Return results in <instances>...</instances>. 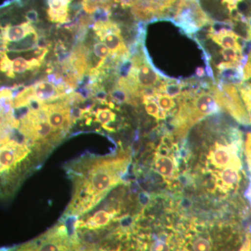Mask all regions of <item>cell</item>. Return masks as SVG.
<instances>
[{
  "label": "cell",
  "instance_id": "5bb4252c",
  "mask_svg": "<svg viewBox=\"0 0 251 251\" xmlns=\"http://www.w3.org/2000/svg\"><path fill=\"white\" fill-rule=\"evenodd\" d=\"M136 67L130 57L120 59L117 64V75L119 79L135 78Z\"/></svg>",
  "mask_w": 251,
  "mask_h": 251
},
{
  "label": "cell",
  "instance_id": "9a60e30c",
  "mask_svg": "<svg viewBox=\"0 0 251 251\" xmlns=\"http://www.w3.org/2000/svg\"><path fill=\"white\" fill-rule=\"evenodd\" d=\"M184 83L175 82L174 80H168L161 83L158 87L159 93H165L171 98H178L183 93Z\"/></svg>",
  "mask_w": 251,
  "mask_h": 251
},
{
  "label": "cell",
  "instance_id": "f1b7e54d",
  "mask_svg": "<svg viewBox=\"0 0 251 251\" xmlns=\"http://www.w3.org/2000/svg\"><path fill=\"white\" fill-rule=\"evenodd\" d=\"M25 18H26L28 22L31 23H37L38 21H39V14H38V12L36 10L31 9L25 13Z\"/></svg>",
  "mask_w": 251,
  "mask_h": 251
},
{
  "label": "cell",
  "instance_id": "d4e9b609",
  "mask_svg": "<svg viewBox=\"0 0 251 251\" xmlns=\"http://www.w3.org/2000/svg\"><path fill=\"white\" fill-rule=\"evenodd\" d=\"M93 52L97 57L101 59H106L110 54V50L102 42H97L94 44Z\"/></svg>",
  "mask_w": 251,
  "mask_h": 251
},
{
  "label": "cell",
  "instance_id": "f546056e",
  "mask_svg": "<svg viewBox=\"0 0 251 251\" xmlns=\"http://www.w3.org/2000/svg\"><path fill=\"white\" fill-rule=\"evenodd\" d=\"M50 43L44 36H39V38H38L36 49L40 50L45 49L49 50V48L50 47Z\"/></svg>",
  "mask_w": 251,
  "mask_h": 251
},
{
  "label": "cell",
  "instance_id": "e575fe53",
  "mask_svg": "<svg viewBox=\"0 0 251 251\" xmlns=\"http://www.w3.org/2000/svg\"><path fill=\"white\" fill-rule=\"evenodd\" d=\"M196 76L198 77H203L205 76V71L202 67H198L196 71Z\"/></svg>",
  "mask_w": 251,
  "mask_h": 251
},
{
  "label": "cell",
  "instance_id": "f35d334b",
  "mask_svg": "<svg viewBox=\"0 0 251 251\" xmlns=\"http://www.w3.org/2000/svg\"><path fill=\"white\" fill-rule=\"evenodd\" d=\"M64 1H66V2L67 3V4H69V3H71L72 2V1H73V0H64Z\"/></svg>",
  "mask_w": 251,
  "mask_h": 251
},
{
  "label": "cell",
  "instance_id": "d6986e66",
  "mask_svg": "<svg viewBox=\"0 0 251 251\" xmlns=\"http://www.w3.org/2000/svg\"><path fill=\"white\" fill-rule=\"evenodd\" d=\"M116 114L108 108L99 109L95 113L94 122L101 124L102 126L115 121Z\"/></svg>",
  "mask_w": 251,
  "mask_h": 251
},
{
  "label": "cell",
  "instance_id": "d6a6232c",
  "mask_svg": "<svg viewBox=\"0 0 251 251\" xmlns=\"http://www.w3.org/2000/svg\"><path fill=\"white\" fill-rule=\"evenodd\" d=\"M242 0H223V3L227 6V9L229 11L231 9H237V4H239Z\"/></svg>",
  "mask_w": 251,
  "mask_h": 251
},
{
  "label": "cell",
  "instance_id": "6da1fadb",
  "mask_svg": "<svg viewBox=\"0 0 251 251\" xmlns=\"http://www.w3.org/2000/svg\"><path fill=\"white\" fill-rule=\"evenodd\" d=\"M129 153L116 156H87L78 158L68 167L73 182V198L68 216H79L92 210L117 185L129 166Z\"/></svg>",
  "mask_w": 251,
  "mask_h": 251
},
{
  "label": "cell",
  "instance_id": "3957f363",
  "mask_svg": "<svg viewBox=\"0 0 251 251\" xmlns=\"http://www.w3.org/2000/svg\"><path fill=\"white\" fill-rule=\"evenodd\" d=\"M170 20L189 36L211 22L198 0H180L174 17Z\"/></svg>",
  "mask_w": 251,
  "mask_h": 251
},
{
  "label": "cell",
  "instance_id": "ba28073f",
  "mask_svg": "<svg viewBox=\"0 0 251 251\" xmlns=\"http://www.w3.org/2000/svg\"><path fill=\"white\" fill-rule=\"evenodd\" d=\"M117 214V210L100 209L94 212L85 220H80L74 224V229H85L90 230H100L111 224Z\"/></svg>",
  "mask_w": 251,
  "mask_h": 251
},
{
  "label": "cell",
  "instance_id": "4dcf8cb0",
  "mask_svg": "<svg viewBox=\"0 0 251 251\" xmlns=\"http://www.w3.org/2000/svg\"><path fill=\"white\" fill-rule=\"evenodd\" d=\"M238 251H251V234L248 233L242 247Z\"/></svg>",
  "mask_w": 251,
  "mask_h": 251
},
{
  "label": "cell",
  "instance_id": "7c38bea8",
  "mask_svg": "<svg viewBox=\"0 0 251 251\" xmlns=\"http://www.w3.org/2000/svg\"><path fill=\"white\" fill-rule=\"evenodd\" d=\"M34 95L44 103L62 100L57 87L49 81H40L33 85Z\"/></svg>",
  "mask_w": 251,
  "mask_h": 251
},
{
  "label": "cell",
  "instance_id": "5b68a950",
  "mask_svg": "<svg viewBox=\"0 0 251 251\" xmlns=\"http://www.w3.org/2000/svg\"><path fill=\"white\" fill-rule=\"evenodd\" d=\"M173 146L171 137H163L162 144L158 146L153 157V170L166 179H173L178 171L177 161L174 154L171 153V148Z\"/></svg>",
  "mask_w": 251,
  "mask_h": 251
},
{
  "label": "cell",
  "instance_id": "7402d4cb",
  "mask_svg": "<svg viewBox=\"0 0 251 251\" xmlns=\"http://www.w3.org/2000/svg\"><path fill=\"white\" fill-rule=\"evenodd\" d=\"M220 53L227 62L239 64L242 58V51L237 49H224L220 51Z\"/></svg>",
  "mask_w": 251,
  "mask_h": 251
},
{
  "label": "cell",
  "instance_id": "836d02e7",
  "mask_svg": "<svg viewBox=\"0 0 251 251\" xmlns=\"http://www.w3.org/2000/svg\"><path fill=\"white\" fill-rule=\"evenodd\" d=\"M205 64L206 74H207L208 76L211 77L214 80V74H213V71L210 64H209V62H205Z\"/></svg>",
  "mask_w": 251,
  "mask_h": 251
},
{
  "label": "cell",
  "instance_id": "44dd1931",
  "mask_svg": "<svg viewBox=\"0 0 251 251\" xmlns=\"http://www.w3.org/2000/svg\"><path fill=\"white\" fill-rule=\"evenodd\" d=\"M211 26L208 33L212 34H219L226 31H232L234 24L233 21L227 20L225 21H211Z\"/></svg>",
  "mask_w": 251,
  "mask_h": 251
},
{
  "label": "cell",
  "instance_id": "8992f818",
  "mask_svg": "<svg viewBox=\"0 0 251 251\" xmlns=\"http://www.w3.org/2000/svg\"><path fill=\"white\" fill-rule=\"evenodd\" d=\"M43 110L52 128L64 136L67 134L73 122L70 103L66 99L54 103H45Z\"/></svg>",
  "mask_w": 251,
  "mask_h": 251
},
{
  "label": "cell",
  "instance_id": "74e56055",
  "mask_svg": "<svg viewBox=\"0 0 251 251\" xmlns=\"http://www.w3.org/2000/svg\"><path fill=\"white\" fill-rule=\"evenodd\" d=\"M0 251H11V249H0Z\"/></svg>",
  "mask_w": 251,
  "mask_h": 251
},
{
  "label": "cell",
  "instance_id": "4316f807",
  "mask_svg": "<svg viewBox=\"0 0 251 251\" xmlns=\"http://www.w3.org/2000/svg\"><path fill=\"white\" fill-rule=\"evenodd\" d=\"M100 4L101 0H82V7L84 11L89 14H93Z\"/></svg>",
  "mask_w": 251,
  "mask_h": 251
},
{
  "label": "cell",
  "instance_id": "e0dca14e",
  "mask_svg": "<svg viewBox=\"0 0 251 251\" xmlns=\"http://www.w3.org/2000/svg\"><path fill=\"white\" fill-rule=\"evenodd\" d=\"M212 243L209 238L197 237L190 244V251H211Z\"/></svg>",
  "mask_w": 251,
  "mask_h": 251
},
{
  "label": "cell",
  "instance_id": "cb8c5ba5",
  "mask_svg": "<svg viewBox=\"0 0 251 251\" xmlns=\"http://www.w3.org/2000/svg\"><path fill=\"white\" fill-rule=\"evenodd\" d=\"M47 14L50 22L64 24L69 21V11H54L49 9H48Z\"/></svg>",
  "mask_w": 251,
  "mask_h": 251
},
{
  "label": "cell",
  "instance_id": "ab89813d",
  "mask_svg": "<svg viewBox=\"0 0 251 251\" xmlns=\"http://www.w3.org/2000/svg\"><path fill=\"white\" fill-rule=\"evenodd\" d=\"M138 1H150V0H138Z\"/></svg>",
  "mask_w": 251,
  "mask_h": 251
},
{
  "label": "cell",
  "instance_id": "ac0fdd59",
  "mask_svg": "<svg viewBox=\"0 0 251 251\" xmlns=\"http://www.w3.org/2000/svg\"><path fill=\"white\" fill-rule=\"evenodd\" d=\"M142 101L145 104V110L149 115L159 120L161 109L156 103V97L145 96V97H142Z\"/></svg>",
  "mask_w": 251,
  "mask_h": 251
},
{
  "label": "cell",
  "instance_id": "9c48e42d",
  "mask_svg": "<svg viewBox=\"0 0 251 251\" xmlns=\"http://www.w3.org/2000/svg\"><path fill=\"white\" fill-rule=\"evenodd\" d=\"M219 71L220 83L241 85L244 81L243 68L239 64L221 62L217 66Z\"/></svg>",
  "mask_w": 251,
  "mask_h": 251
},
{
  "label": "cell",
  "instance_id": "1f68e13d",
  "mask_svg": "<svg viewBox=\"0 0 251 251\" xmlns=\"http://www.w3.org/2000/svg\"><path fill=\"white\" fill-rule=\"evenodd\" d=\"M243 74H244V80H249L251 78V62L248 60L247 64L243 68Z\"/></svg>",
  "mask_w": 251,
  "mask_h": 251
},
{
  "label": "cell",
  "instance_id": "30bf717a",
  "mask_svg": "<svg viewBox=\"0 0 251 251\" xmlns=\"http://www.w3.org/2000/svg\"><path fill=\"white\" fill-rule=\"evenodd\" d=\"M3 30V35L0 40V44L4 43H13L22 40L28 34L35 31L32 25L29 22H25L19 25L6 24Z\"/></svg>",
  "mask_w": 251,
  "mask_h": 251
},
{
  "label": "cell",
  "instance_id": "2e32d148",
  "mask_svg": "<svg viewBox=\"0 0 251 251\" xmlns=\"http://www.w3.org/2000/svg\"><path fill=\"white\" fill-rule=\"evenodd\" d=\"M112 4L100 5L93 13L92 19L95 23H105L110 21Z\"/></svg>",
  "mask_w": 251,
  "mask_h": 251
},
{
  "label": "cell",
  "instance_id": "277c9868",
  "mask_svg": "<svg viewBox=\"0 0 251 251\" xmlns=\"http://www.w3.org/2000/svg\"><path fill=\"white\" fill-rule=\"evenodd\" d=\"M211 89L220 107L228 112L239 123L244 125L251 123L235 86L232 84L219 83L218 86L213 85Z\"/></svg>",
  "mask_w": 251,
  "mask_h": 251
},
{
  "label": "cell",
  "instance_id": "ffe728a7",
  "mask_svg": "<svg viewBox=\"0 0 251 251\" xmlns=\"http://www.w3.org/2000/svg\"><path fill=\"white\" fill-rule=\"evenodd\" d=\"M108 97L113 103L119 104L129 102L130 100L129 94L118 85L109 92Z\"/></svg>",
  "mask_w": 251,
  "mask_h": 251
},
{
  "label": "cell",
  "instance_id": "8fae6325",
  "mask_svg": "<svg viewBox=\"0 0 251 251\" xmlns=\"http://www.w3.org/2000/svg\"><path fill=\"white\" fill-rule=\"evenodd\" d=\"M145 61L136 67L135 80L139 88L156 87L158 82H161V77L158 73L153 70L152 67Z\"/></svg>",
  "mask_w": 251,
  "mask_h": 251
},
{
  "label": "cell",
  "instance_id": "83f0119b",
  "mask_svg": "<svg viewBox=\"0 0 251 251\" xmlns=\"http://www.w3.org/2000/svg\"><path fill=\"white\" fill-rule=\"evenodd\" d=\"M49 9L54 11H69L68 4L64 0H48Z\"/></svg>",
  "mask_w": 251,
  "mask_h": 251
},
{
  "label": "cell",
  "instance_id": "d590c367",
  "mask_svg": "<svg viewBox=\"0 0 251 251\" xmlns=\"http://www.w3.org/2000/svg\"><path fill=\"white\" fill-rule=\"evenodd\" d=\"M126 251H144L143 248L140 247H132L130 249H128Z\"/></svg>",
  "mask_w": 251,
  "mask_h": 251
},
{
  "label": "cell",
  "instance_id": "4fadbf2b",
  "mask_svg": "<svg viewBox=\"0 0 251 251\" xmlns=\"http://www.w3.org/2000/svg\"><path fill=\"white\" fill-rule=\"evenodd\" d=\"M207 36L224 49H237L242 51L239 43L240 36L232 31H226L219 34L208 33Z\"/></svg>",
  "mask_w": 251,
  "mask_h": 251
},
{
  "label": "cell",
  "instance_id": "484cf974",
  "mask_svg": "<svg viewBox=\"0 0 251 251\" xmlns=\"http://www.w3.org/2000/svg\"><path fill=\"white\" fill-rule=\"evenodd\" d=\"M149 251H171V246L168 240L158 239L151 243Z\"/></svg>",
  "mask_w": 251,
  "mask_h": 251
},
{
  "label": "cell",
  "instance_id": "603a6c76",
  "mask_svg": "<svg viewBox=\"0 0 251 251\" xmlns=\"http://www.w3.org/2000/svg\"><path fill=\"white\" fill-rule=\"evenodd\" d=\"M156 100L160 109L166 112V113L171 111L176 105L173 98L164 93H158L156 97Z\"/></svg>",
  "mask_w": 251,
  "mask_h": 251
},
{
  "label": "cell",
  "instance_id": "8d00e7d4",
  "mask_svg": "<svg viewBox=\"0 0 251 251\" xmlns=\"http://www.w3.org/2000/svg\"><path fill=\"white\" fill-rule=\"evenodd\" d=\"M248 36H249V39H251V29H248Z\"/></svg>",
  "mask_w": 251,
  "mask_h": 251
},
{
  "label": "cell",
  "instance_id": "52a82bcc",
  "mask_svg": "<svg viewBox=\"0 0 251 251\" xmlns=\"http://www.w3.org/2000/svg\"><path fill=\"white\" fill-rule=\"evenodd\" d=\"M242 171L243 166H231L214 172L216 187L224 193L237 190L242 180Z\"/></svg>",
  "mask_w": 251,
  "mask_h": 251
},
{
  "label": "cell",
  "instance_id": "7a4b0ae2",
  "mask_svg": "<svg viewBox=\"0 0 251 251\" xmlns=\"http://www.w3.org/2000/svg\"><path fill=\"white\" fill-rule=\"evenodd\" d=\"M14 251H75V249L69 229L65 225L59 224L32 241L14 247Z\"/></svg>",
  "mask_w": 251,
  "mask_h": 251
}]
</instances>
